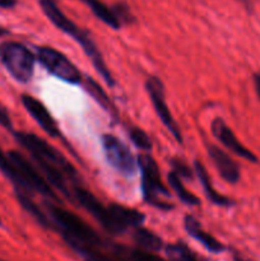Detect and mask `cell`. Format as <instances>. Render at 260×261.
<instances>
[{
  "label": "cell",
  "mask_w": 260,
  "mask_h": 261,
  "mask_svg": "<svg viewBox=\"0 0 260 261\" xmlns=\"http://www.w3.org/2000/svg\"><path fill=\"white\" fill-rule=\"evenodd\" d=\"M15 140L28 150L48 184L73 199V188L78 185V173L71 163L42 138L24 132L13 133Z\"/></svg>",
  "instance_id": "cell-1"
},
{
  "label": "cell",
  "mask_w": 260,
  "mask_h": 261,
  "mask_svg": "<svg viewBox=\"0 0 260 261\" xmlns=\"http://www.w3.org/2000/svg\"><path fill=\"white\" fill-rule=\"evenodd\" d=\"M46 209L54 229L60 233L70 249L83 257L102 252L105 247L103 240L81 217L51 201L46 204Z\"/></svg>",
  "instance_id": "cell-2"
},
{
  "label": "cell",
  "mask_w": 260,
  "mask_h": 261,
  "mask_svg": "<svg viewBox=\"0 0 260 261\" xmlns=\"http://www.w3.org/2000/svg\"><path fill=\"white\" fill-rule=\"evenodd\" d=\"M38 4H40L41 9H42L43 14L47 17V19L55 25L58 30H60L61 32H64L65 35L70 36L71 38H74L76 43L82 46L83 51L86 53V55L88 56L89 60H91L92 65L96 68V70L98 71L99 75L102 76L106 84L109 87H115L116 82L115 78L112 76L111 71L107 68L106 63H105V59L102 56L101 51L98 50L97 45L94 43V41L92 40L89 33L87 31H84L83 28L79 27L75 22L68 18L65 15V13L60 9L58 2L56 0H38Z\"/></svg>",
  "instance_id": "cell-3"
},
{
  "label": "cell",
  "mask_w": 260,
  "mask_h": 261,
  "mask_svg": "<svg viewBox=\"0 0 260 261\" xmlns=\"http://www.w3.org/2000/svg\"><path fill=\"white\" fill-rule=\"evenodd\" d=\"M138 167L142 173V194L145 203L161 211H171L173 208L170 203L171 194L162 182L154 158L149 154L139 155Z\"/></svg>",
  "instance_id": "cell-4"
},
{
  "label": "cell",
  "mask_w": 260,
  "mask_h": 261,
  "mask_svg": "<svg viewBox=\"0 0 260 261\" xmlns=\"http://www.w3.org/2000/svg\"><path fill=\"white\" fill-rule=\"evenodd\" d=\"M36 55L18 41L0 43V63L15 82L27 84L35 73Z\"/></svg>",
  "instance_id": "cell-5"
},
{
  "label": "cell",
  "mask_w": 260,
  "mask_h": 261,
  "mask_svg": "<svg viewBox=\"0 0 260 261\" xmlns=\"http://www.w3.org/2000/svg\"><path fill=\"white\" fill-rule=\"evenodd\" d=\"M8 157L14 165L20 181H22V191L20 193H25L28 195L38 193L46 198L51 199V200L58 201V196L55 195L50 184L46 181L43 175H41L40 171L36 170L35 166L24 155L20 154L19 152H15V150H10L8 153Z\"/></svg>",
  "instance_id": "cell-6"
},
{
  "label": "cell",
  "mask_w": 260,
  "mask_h": 261,
  "mask_svg": "<svg viewBox=\"0 0 260 261\" xmlns=\"http://www.w3.org/2000/svg\"><path fill=\"white\" fill-rule=\"evenodd\" d=\"M36 59L47 73L69 84H79L82 74L79 69L59 50L50 46H40L36 51Z\"/></svg>",
  "instance_id": "cell-7"
},
{
  "label": "cell",
  "mask_w": 260,
  "mask_h": 261,
  "mask_svg": "<svg viewBox=\"0 0 260 261\" xmlns=\"http://www.w3.org/2000/svg\"><path fill=\"white\" fill-rule=\"evenodd\" d=\"M101 144L109 165L124 177L130 178L135 176L138 167V160L130 152L129 147L122 140L112 134H102Z\"/></svg>",
  "instance_id": "cell-8"
},
{
  "label": "cell",
  "mask_w": 260,
  "mask_h": 261,
  "mask_svg": "<svg viewBox=\"0 0 260 261\" xmlns=\"http://www.w3.org/2000/svg\"><path fill=\"white\" fill-rule=\"evenodd\" d=\"M145 89H147V93L149 96L150 102H152L153 109H154L158 119L161 120L163 126L170 132V134L175 138L176 142L181 144L183 143V134H181L180 127H178L175 117L172 116L167 106L165 96V87H163L161 79H158L157 76L148 78L147 82H145Z\"/></svg>",
  "instance_id": "cell-9"
},
{
  "label": "cell",
  "mask_w": 260,
  "mask_h": 261,
  "mask_svg": "<svg viewBox=\"0 0 260 261\" xmlns=\"http://www.w3.org/2000/svg\"><path fill=\"white\" fill-rule=\"evenodd\" d=\"M110 209V228L107 233L122 234L127 229L138 228L142 226L143 222L145 221V216L137 209L129 208V206L120 205V204L111 203L109 205Z\"/></svg>",
  "instance_id": "cell-10"
},
{
  "label": "cell",
  "mask_w": 260,
  "mask_h": 261,
  "mask_svg": "<svg viewBox=\"0 0 260 261\" xmlns=\"http://www.w3.org/2000/svg\"><path fill=\"white\" fill-rule=\"evenodd\" d=\"M211 129L213 137L216 138L222 145H224L229 152L235 153L236 155H239V157L244 158V160L249 161V162L251 163L257 162L256 155H255L251 150L247 149V148L237 139L235 133L232 132L231 127L224 122V120L216 117V119L212 121Z\"/></svg>",
  "instance_id": "cell-11"
},
{
  "label": "cell",
  "mask_w": 260,
  "mask_h": 261,
  "mask_svg": "<svg viewBox=\"0 0 260 261\" xmlns=\"http://www.w3.org/2000/svg\"><path fill=\"white\" fill-rule=\"evenodd\" d=\"M23 107L25 111L30 114V116L35 120L38 124V126L51 138H59L60 137V130H59L58 124H56L55 119L53 115L50 114L45 105L41 101H38L35 97L30 96V94H22L20 97Z\"/></svg>",
  "instance_id": "cell-12"
},
{
  "label": "cell",
  "mask_w": 260,
  "mask_h": 261,
  "mask_svg": "<svg viewBox=\"0 0 260 261\" xmlns=\"http://www.w3.org/2000/svg\"><path fill=\"white\" fill-rule=\"evenodd\" d=\"M208 155L213 161L219 176L228 184L239 182L241 173H240V167L236 162L231 158V155L227 154L223 149L218 148L214 144L206 145Z\"/></svg>",
  "instance_id": "cell-13"
},
{
  "label": "cell",
  "mask_w": 260,
  "mask_h": 261,
  "mask_svg": "<svg viewBox=\"0 0 260 261\" xmlns=\"http://www.w3.org/2000/svg\"><path fill=\"white\" fill-rule=\"evenodd\" d=\"M184 228L188 232L189 236L193 237L201 246L205 247L209 252L221 254V252H223L226 250V247H224V245L222 242H219L216 237H213L208 232L204 231L203 227L200 226V222L195 217L186 216L185 219H184Z\"/></svg>",
  "instance_id": "cell-14"
},
{
  "label": "cell",
  "mask_w": 260,
  "mask_h": 261,
  "mask_svg": "<svg viewBox=\"0 0 260 261\" xmlns=\"http://www.w3.org/2000/svg\"><path fill=\"white\" fill-rule=\"evenodd\" d=\"M194 170H195L196 176H198L199 178V182H200L201 188H203L204 193H205L209 201H212V203L219 206H231L232 204H233V201H232L231 199H228L227 196L221 195V194L214 189L205 167H204L199 161H195V163H194Z\"/></svg>",
  "instance_id": "cell-15"
},
{
  "label": "cell",
  "mask_w": 260,
  "mask_h": 261,
  "mask_svg": "<svg viewBox=\"0 0 260 261\" xmlns=\"http://www.w3.org/2000/svg\"><path fill=\"white\" fill-rule=\"evenodd\" d=\"M15 193V198H17L18 203L19 205L40 224L41 227H45V228L48 229H54L53 223H51L50 218L46 213H43L42 211L40 209V206L33 201L32 195H28L25 193H20V191H14Z\"/></svg>",
  "instance_id": "cell-16"
},
{
  "label": "cell",
  "mask_w": 260,
  "mask_h": 261,
  "mask_svg": "<svg viewBox=\"0 0 260 261\" xmlns=\"http://www.w3.org/2000/svg\"><path fill=\"white\" fill-rule=\"evenodd\" d=\"M82 3L87 5V7L91 9V12L98 18L101 22H103L105 24L109 25L112 30H120L121 28V23L117 19L116 14H115L114 9L110 7H107L102 0H81Z\"/></svg>",
  "instance_id": "cell-17"
},
{
  "label": "cell",
  "mask_w": 260,
  "mask_h": 261,
  "mask_svg": "<svg viewBox=\"0 0 260 261\" xmlns=\"http://www.w3.org/2000/svg\"><path fill=\"white\" fill-rule=\"evenodd\" d=\"M133 240L139 246V249L144 250V251H160L163 247V242L161 237L157 236L150 229L143 228V227H138V228L134 229Z\"/></svg>",
  "instance_id": "cell-18"
},
{
  "label": "cell",
  "mask_w": 260,
  "mask_h": 261,
  "mask_svg": "<svg viewBox=\"0 0 260 261\" xmlns=\"http://www.w3.org/2000/svg\"><path fill=\"white\" fill-rule=\"evenodd\" d=\"M167 180H168V184H170L171 189L175 191L177 198L180 199L184 204L190 206H198L199 204H200V200H199L198 196L194 195L193 193H190V191L185 188V185H184L183 182V178H181L180 176L176 175L173 171L168 173Z\"/></svg>",
  "instance_id": "cell-19"
},
{
  "label": "cell",
  "mask_w": 260,
  "mask_h": 261,
  "mask_svg": "<svg viewBox=\"0 0 260 261\" xmlns=\"http://www.w3.org/2000/svg\"><path fill=\"white\" fill-rule=\"evenodd\" d=\"M166 254L170 261H206L199 256L184 242H176L166 246Z\"/></svg>",
  "instance_id": "cell-20"
},
{
  "label": "cell",
  "mask_w": 260,
  "mask_h": 261,
  "mask_svg": "<svg viewBox=\"0 0 260 261\" xmlns=\"http://www.w3.org/2000/svg\"><path fill=\"white\" fill-rule=\"evenodd\" d=\"M114 252L119 259L121 257L122 260L126 261H166L165 259L158 256V255L140 249H129V247L116 246L114 249Z\"/></svg>",
  "instance_id": "cell-21"
},
{
  "label": "cell",
  "mask_w": 260,
  "mask_h": 261,
  "mask_svg": "<svg viewBox=\"0 0 260 261\" xmlns=\"http://www.w3.org/2000/svg\"><path fill=\"white\" fill-rule=\"evenodd\" d=\"M86 89L87 92H88V93L91 94V96L93 97V98L96 99V101L98 102L105 110H107V112H110V114H115V109L114 106H112L110 98L107 97V94L105 93L103 89L99 87V84H97L92 78L86 79Z\"/></svg>",
  "instance_id": "cell-22"
},
{
  "label": "cell",
  "mask_w": 260,
  "mask_h": 261,
  "mask_svg": "<svg viewBox=\"0 0 260 261\" xmlns=\"http://www.w3.org/2000/svg\"><path fill=\"white\" fill-rule=\"evenodd\" d=\"M129 137L134 145L139 149L144 150V152H150L152 150V142L150 138L148 137L147 133L142 130L140 127H132L129 130Z\"/></svg>",
  "instance_id": "cell-23"
},
{
  "label": "cell",
  "mask_w": 260,
  "mask_h": 261,
  "mask_svg": "<svg viewBox=\"0 0 260 261\" xmlns=\"http://www.w3.org/2000/svg\"><path fill=\"white\" fill-rule=\"evenodd\" d=\"M112 9H114L117 19L120 20V23H121V24L132 22L133 15H132V12H130V8L127 7L126 4H124V3H117L116 5H114V7H112Z\"/></svg>",
  "instance_id": "cell-24"
},
{
  "label": "cell",
  "mask_w": 260,
  "mask_h": 261,
  "mask_svg": "<svg viewBox=\"0 0 260 261\" xmlns=\"http://www.w3.org/2000/svg\"><path fill=\"white\" fill-rule=\"evenodd\" d=\"M171 165H172L173 172H175L177 176H180L181 178H183V177H186V178L193 177V172H191L190 168H189L188 166L185 165V163L181 162V161L172 160Z\"/></svg>",
  "instance_id": "cell-25"
},
{
  "label": "cell",
  "mask_w": 260,
  "mask_h": 261,
  "mask_svg": "<svg viewBox=\"0 0 260 261\" xmlns=\"http://www.w3.org/2000/svg\"><path fill=\"white\" fill-rule=\"evenodd\" d=\"M0 126L7 129L8 132L14 133V129H13V121L12 119H10L9 112H8V110L5 109V106H3L2 103H0Z\"/></svg>",
  "instance_id": "cell-26"
},
{
  "label": "cell",
  "mask_w": 260,
  "mask_h": 261,
  "mask_svg": "<svg viewBox=\"0 0 260 261\" xmlns=\"http://www.w3.org/2000/svg\"><path fill=\"white\" fill-rule=\"evenodd\" d=\"M84 261H116L112 259L111 256L102 254V252H96V254H91L88 256L84 257Z\"/></svg>",
  "instance_id": "cell-27"
},
{
  "label": "cell",
  "mask_w": 260,
  "mask_h": 261,
  "mask_svg": "<svg viewBox=\"0 0 260 261\" xmlns=\"http://www.w3.org/2000/svg\"><path fill=\"white\" fill-rule=\"evenodd\" d=\"M18 0H0V8L3 9H12L17 5Z\"/></svg>",
  "instance_id": "cell-28"
},
{
  "label": "cell",
  "mask_w": 260,
  "mask_h": 261,
  "mask_svg": "<svg viewBox=\"0 0 260 261\" xmlns=\"http://www.w3.org/2000/svg\"><path fill=\"white\" fill-rule=\"evenodd\" d=\"M254 86H255V91H256L257 97L260 99V73L254 74Z\"/></svg>",
  "instance_id": "cell-29"
},
{
  "label": "cell",
  "mask_w": 260,
  "mask_h": 261,
  "mask_svg": "<svg viewBox=\"0 0 260 261\" xmlns=\"http://www.w3.org/2000/svg\"><path fill=\"white\" fill-rule=\"evenodd\" d=\"M8 35H9V31H8L7 28L0 25V37H4V36H8Z\"/></svg>",
  "instance_id": "cell-30"
},
{
  "label": "cell",
  "mask_w": 260,
  "mask_h": 261,
  "mask_svg": "<svg viewBox=\"0 0 260 261\" xmlns=\"http://www.w3.org/2000/svg\"><path fill=\"white\" fill-rule=\"evenodd\" d=\"M247 9H251V0H240Z\"/></svg>",
  "instance_id": "cell-31"
},
{
  "label": "cell",
  "mask_w": 260,
  "mask_h": 261,
  "mask_svg": "<svg viewBox=\"0 0 260 261\" xmlns=\"http://www.w3.org/2000/svg\"><path fill=\"white\" fill-rule=\"evenodd\" d=\"M235 261H249V260H245V259H240V257H237V259H235Z\"/></svg>",
  "instance_id": "cell-32"
},
{
  "label": "cell",
  "mask_w": 260,
  "mask_h": 261,
  "mask_svg": "<svg viewBox=\"0 0 260 261\" xmlns=\"http://www.w3.org/2000/svg\"><path fill=\"white\" fill-rule=\"evenodd\" d=\"M0 227H2V218H0Z\"/></svg>",
  "instance_id": "cell-33"
},
{
  "label": "cell",
  "mask_w": 260,
  "mask_h": 261,
  "mask_svg": "<svg viewBox=\"0 0 260 261\" xmlns=\"http://www.w3.org/2000/svg\"><path fill=\"white\" fill-rule=\"evenodd\" d=\"M0 261H7V260H3V259H0Z\"/></svg>",
  "instance_id": "cell-34"
}]
</instances>
